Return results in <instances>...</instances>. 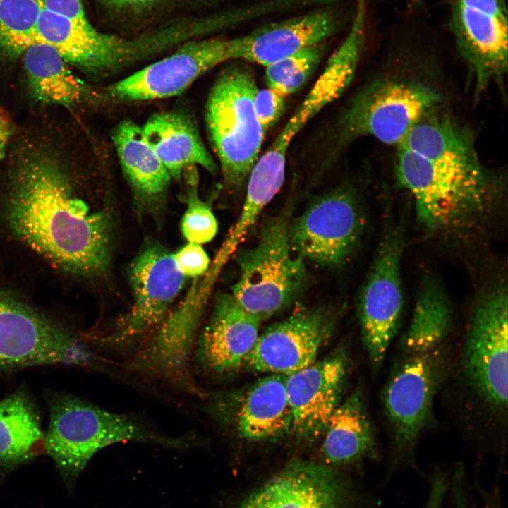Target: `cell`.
Segmentation results:
<instances>
[{
    "mask_svg": "<svg viewBox=\"0 0 508 508\" xmlns=\"http://www.w3.org/2000/svg\"><path fill=\"white\" fill-rule=\"evenodd\" d=\"M395 173L428 234L456 245L483 234L504 186L480 162L468 129L433 109L397 147Z\"/></svg>",
    "mask_w": 508,
    "mask_h": 508,
    "instance_id": "6da1fadb",
    "label": "cell"
},
{
    "mask_svg": "<svg viewBox=\"0 0 508 508\" xmlns=\"http://www.w3.org/2000/svg\"><path fill=\"white\" fill-rule=\"evenodd\" d=\"M6 217L18 237L64 270L91 276L109 265L110 214L90 212L73 196L61 168L49 156H32L20 166Z\"/></svg>",
    "mask_w": 508,
    "mask_h": 508,
    "instance_id": "7a4b0ae2",
    "label": "cell"
},
{
    "mask_svg": "<svg viewBox=\"0 0 508 508\" xmlns=\"http://www.w3.org/2000/svg\"><path fill=\"white\" fill-rule=\"evenodd\" d=\"M451 327L426 313L412 315L382 391L391 441L384 484L399 472L417 471L416 452L433 421L435 395L452 368Z\"/></svg>",
    "mask_w": 508,
    "mask_h": 508,
    "instance_id": "3957f363",
    "label": "cell"
},
{
    "mask_svg": "<svg viewBox=\"0 0 508 508\" xmlns=\"http://www.w3.org/2000/svg\"><path fill=\"white\" fill-rule=\"evenodd\" d=\"M507 284L485 288L471 312L455 367L457 397L468 420L497 432L500 441L507 420Z\"/></svg>",
    "mask_w": 508,
    "mask_h": 508,
    "instance_id": "277c9868",
    "label": "cell"
},
{
    "mask_svg": "<svg viewBox=\"0 0 508 508\" xmlns=\"http://www.w3.org/2000/svg\"><path fill=\"white\" fill-rule=\"evenodd\" d=\"M134 442L175 449L198 446L193 435L171 436L130 415L111 412L71 395H57L49 406L44 450L71 486L101 449Z\"/></svg>",
    "mask_w": 508,
    "mask_h": 508,
    "instance_id": "5b68a950",
    "label": "cell"
},
{
    "mask_svg": "<svg viewBox=\"0 0 508 508\" xmlns=\"http://www.w3.org/2000/svg\"><path fill=\"white\" fill-rule=\"evenodd\" d=\"M440 98L435 89L417 79L392 76L365 85L336 116L321 164H333L346 147L363 137L398 147Z\"/></svg>",
    "mask_w": 508,
    "mask_h": 508,
    "instance_id": "8992f818",
    "label": "cell"
},
{
    "mask_svg": "<svg viewBox=\"0 0 508 508\" xmlns=\"http://www.w3.org/2000/svg\"><path fill=\"white\" fill-rule=\"evenodd\" d=\"M258 89L254 75L246 66L232 64L220 73L208 95V136L224 182L231 188L247 181L265 135L253 106Z\"/></svg>",
    "mask_w": 508,
    "mask_h": 508,
    "instance_id": "52a82bcc",
    "label": "cell"
},
{
    "mask_svg": "<svg viewBox=\"0 0 508 508\" xmlns=\"http://www.w3.org/2000/svg\"><path fill=\"white\" fill-rule=\"evenodd\" d=\"M289 224V214L272 218L255 247L238 258L240 277L231 296L260 322L290 305L305 284V264L302 258L293 255Z\"/></svg>",
    "mask_w": 508,
    "mask_h": 508,
    "instance_id": "ba28073f",
    "label": "cell"
},
{
    "mask_svg": "<svg viewBox=\"0 0 508 508\" xmlns=\"http://www.w3.org/2000/svg\"><path fill=\"white\" fill-rule=\"evenodd\" d=\"M235 508H384L357 475L294 458L251 488Z\"/></svg>",
    "mask_w": 508,
    "mask_h": 508,
    "instance_id": "9c48e42d",
    "label": "cell"
},
{
    "mask_svg": "<svg viewBox=\"0 0 508 508\" xmlns=\"http://www.w3.org/2000/svg\"><path fill=\"white\" fill-rule=\"evenodd\" d=\"M95 355L73 333L0 292V370L90 366Z\"/></svg>",
    "mask_w": 508,
    "mask_h": 508,
    "instance_id": "30bf717a",
    "label": "cell"
},
{
    "mask_svg": "<svg viewBox=\"0 0 508 508\" xmlns=\"http://www.w3.org/2000/svg\"><path fill=\"white\" fill-rule=\"evenodd\" d=\"M385 220L358 304L361 339L376 370L397 333L404 307L401 268L404 231L389 216Z\"/></svg>",
    "mask_w": 508,
    "mask_h": 508,
    "instance_id": "8fae6325",
    "label": "cell"
},
{
    "mask_svg": "<svg viewBox=\"0 0 508 508\" xmlns=\"http://www.w3.org/2000/svg\"><path fill=\"white\" fill-rule=\"evenodd\" d=\"M365 217L356 193L337 188L315 200L289 227L292 250L327 267L343 265L358 248Z\"/></svg>",
    "mask_w": 508,
    "mask_h": 508,
    "instance_id": "7c38bea8",
    "label": "cell"
},
{
    "mask_svg": "<svg viewBox=\"0 0 508 508\" xmlns=\"http://www.w3.org/2000/svg\"><path fill=\"white\" fill-rule=\"evenodd\" d=\"M128 277L132 306L101 339L102 345H127L151 330L163 320L186 279L173 254L157 243H148L140 250L130 265Z\"/></svg>",
    "mask_w": 508,
    "mask_h": 508,
    "instance_id": "4fadbf2b",
    "label": "cell"
},
{
    "mask_svg": "<svg viewBox=\"0 0 508 508\" xmlns=\"http://www.w3.org/2000/svg\"><path fill=\"white\" fill-rule=\"evenodd\" d=\"M449 28L480 94L507 71L506 1L449 0Z\"/></svg>",
    "mask_w": 508,
    "mask_h": 508,
    "instance_id": "5bb4252c",
    "label": "cell"
},
{
    "mask_svg": "<svg viewBox=\"0 0 508 508\" xmlns=\"http://www.w3.org/2000/svg\"><path fill=\"white\" fill-rule=\"evenodd\" d=\"M107 87V96L123 102L148 101L178 95L199 77L233 60L231 38H195Z\"/></svg>",
    "mask_w": 508,
    "mask_h": 508,
    "instance_id": "9a60e30c",
    "label": "cell"
},
{
    "mask_svg": "<svg viewBox=\"0 0 508 508\" xmlns=\"http://www.w3.org/2000/svg\"><path fill=\"white\" fill-rule=\"evenodd\" d=\"M363 47L346 37L330 56L321 75L277 137L253 166L249 177L281 188L289 146L305 125L325 106L339 98L355 75Z\"/></svg>",
    "mask_w": 508,
    "mask_h": 508,
    "instance_id": "2e32d148",
    "label": "cell"
},
{
    "mask_svg": "<svg viewBox=\"0 0 508 508\" xmlns=\"http://www.w3.org/2000/svg\"><path fill=\"white\" fill-rule=\"evenodd\" d=\"M336 315L325 308L299 310L259 334L243 364L250 370L289 375L313 363L330 338Z\"/></svg>",
    "mask_w": 508,
    "mask_h": 508,
    "instance_id": "e0dca14e",
    "label": "cell"
},
{
    "mask_svg": "<svg viewBox=\"0 0 508 508\" xmlns=\"http://www.w3.org/2000/svg\"><path fill=\"white\" fill-rule=\"evenodd\" d=\"M349 365L347 351L339 349L286 375L291 435L296 440L310 443L322 436L330 416L341 401Z\"/></svg>",
    "mask_w": 508,
    "mask_h": 508,
    "instance_id": "ac0fdd59",
    "label": "cell"
},
{
    "mask_svg": "<svg viewBox=\"0 0 508 508\" xmlns=\"http://www.w3.org/2000/svg\"><path fill=\"white\" fill-rule=\"evenodd\" d=\"M337 11L322 7L260 26L231 40L233 60L267 66L309 46L323 43L341 27Z\"/></svg>",
    "mask_w": 508,
    "mask_h": 508,
    "instance_id": "d6986e66",
    "label": "cell"
},
{
    "mask_svg": "<svg viewBox=\"0 0 508 508\" xmlns=\"http://www.w3.org/2000/svg\"><path fill=\"white\" fill-rule=\"evenodd\" d=\"M260 323L231 294L220 295L195 346L197 361L206 370L219 374L239 368L256 343Z\"/></svg>",
    "mask_w": 508,
    "mask_h": 508,
    "instance_id": "ffe728a7",
    "label": "cell"
},
{
    "mask_svg": "<svg viewBox=\"0 0 508 508\" xmlns=\"http://www.w3.org/2000/svg\"><path fill=\"white\" fill-rule=\"evenodd\" d=\"M322 435L320 462L327 466L350 472L381 459L374 426L360 390L340 401Z\"/></svg>",
    "mask_w": 508,
    "mask_h": 508,
    "instance_id": "44dd1931",
    "label": "cell"
},
{
    "mask_svg": "<svg viewBox=\"0 0 508 508\" xmlns=\"http://www.w3.org/2000/svg\"><path fill=\"white\" fill-rule=\"evenodd\" d=\"M286 376L268 374L235 399L229 416L238 437L253 442H270L291 435Z\"/></svg>",
    "mask_w": 508,
    "mask_h": 508,
    "instance_id": "7402d4cb",
    "label": "cell"
},
{
    "mask_svg": "<svg viewBox=\"0 0 508 508\" xmlns=\"http://www.w3.org/2000/svg\"><path fill=\"white\" fill-rule=\"evenodd\" d=\"M53 47L67 63L95 75H106L113 63L117 41L114 35L97 30L89 22H76L42 6L36 44Z\"/></svg>",
    "mask_w": 508,
    "mask_h": 508,
    "instance_id": "603a6c76",
    "label": "cell"
},
{
    "mask_svg": "<svg viewBox=\"0 0 508 508\" xmlns=\"http://www.w3.org/2000/svg\"><path fill=\"white\" fill-rule=\"evenodd\" d=\"M144 136L171 179L180 181L183 172L199 165L210 173L217 164L202 141L193 121L180 112L153 114L141 126Z\"/></svg>",
    "mask_w": 508,
    "mask_h": 508,
    "instance_id": "cb8c5ba5",
    "label": "cell"
},
{
    "mask_svg": "<svg viewBox=\"0 0 508 508\" xmlns=\"http://www.w3.org/2000/svg\"><path fill=\"white\" fill-rule=\"evenodd\" d=\"M23 54L30 90L39 102L73 107L94 97L92 90L72 73L53 47L37 43Z\"/></svg>",
    "mask_w": 508,
    "mask_h": 508,
    "instance_id": "d4e9b609",
    "label": "cell"
},
{
    "mask_svg": "<svg viewBox=\"0 0 508 508\" xmlns=\"http://www.w3.org/2000/svg\"><path fill=\"white\" fill-rule=\"evenodd\" d=\"M45 433L33 401L18 389L0 401V474L16 468L44 449Z\"/></svg>",
    "mask_w": 508,
    "mask_h": 508,
    "instance_id": "484cf974",
    "label": "cell"
},
{
    "mask_svg": "<svg viewBox=\"0 0 508 508\" xmlns=\"http://www.w3.org/2000/svg\"><path fill=\"white\" fill-rule=\"evenodd\" d=\"M112 140L123 174L136 195L147 202L162 198L171 177L146 140L142 127L124 120L113 130Z\"/></svg>",
    "mask_w": 508,
    "mask_h": 508,
    "instance_id": "4316f807",
    "label": "cell"
},
{
    "mask_svg": "<svg viewBox=\"0 0 508 508\" xmlns=\"http://www.w3.org/2000/svg\"><path fill=\"white\" fill-rule=\"evenodd\" d=\"M40 0H0V53L18 56L36 44Z\"/></svg>",
    "mask_w": 508,
    "mask_h": 508,
    "instance_id": "83f0119b",
    "label": "cell"
},
{
    "mask_svg": "<svg viewBox=\"0 0 508 508\" xmlns=\"http://www.w3.org/2000/svg\"><path fill=\"white\" fill-rule=\"evenodd\" d=\"M325 50L324 42L309 46L265 66L267 87L284 97L296 92L315 71Z\"/></svg>",
    "mask_w": 508,
    "mask_h": 508,
    "instance_id": "f1b7e54d",
    "label": "cell"
},
{
    "mask_svg": "<svg viewBox=\"0 0 508 508\" xmlns=\"http://www.w3.org/2000/svg\"><path fill=\"white\" fill-rule=\"evenodd\" d=\"M187 207L181 222V231L188 242L203 244L217 232V222L210 207L198 196L197 179L188 181Z\"/></svg>",
    "mask_w": 508,
    "mask_h": 508,
    "instance_id": "f546056e",
    "label": "cell"
},
{
    "mask_svg": "<svg viewBox=\"0 0 508 508\" xmlns=\"http://www.w3.org/2000/svg\"><path fill=\"white\" fill-rule=\"evenodd\" d=\"M218 0H99L113 16L122 20H138L181 6H210Z\"/></svg>",
    "mask_w": 508,
    "mask_h": 508,
    "instance_id": "4dcf8cb0",
    "label": "cell"
},
{
    "mask_svg": "<svg viewBox=\"0 0 508 508\" xmlns=\"http://www.w3.org/2000/svg\"><path fill=\"white\" fill-rule=\"evenodd\" d=\"M285 97L274 90L258 89L253 106L258 120L265 133L275 125L285 109Z\"/></svg>",
    "mask_w": 508,
    "mask_h": 508,
    "instance_id": "1f68e13d",
    "label": "cell"
},
{
    "mask_svg": "<svg viewBox=\"0 0 508 508\" xmlns=\"http://www.w3.org/2000/svg\"><path fill=\"white\" fill-rule=\"evenodd\" d=\"M175 262L185 277H198L208 270L209 257L200 244L188 242L174 254Z\"/></svg>",
    "mask_w": 508,
    "mask_h": 508,
    "instance_id": "d6a6232c",
    "label": "cell"
},
{
    "mask_svg": "<svg viewBox=\"0 0 508 508\" xmlns=\"http://www.w3.org/2000/svg\"><path fill=\"white\" fill-rule=\"evenodd\" d=\"M428 493L422 508H446L449 468L437 466L428 475Z\"/></svg>",
    "mask_w": 508,
    "mask_h": 508,
    "instance_id": "836d02e7",
    "label": "cell"
},
{
    "mask_svg": "<svg viewBox=\"0 0 508 508\" xmlns=\"http://www.w3.org/2000/svg\"><path fill=\"white\" fill-rule=\"evenodd\" d=\"M497 473L492 487L482 484L478 473L472 480L474 492L479 497L482 508H504L500 488V476Z\"/></svg>",
    "mask_w": 508,
    "mask_h": 508,
    "instance_id": "e575fe53",
    "label": "cell"
},
{
    "mask_svg": "<svg viewBox=\"0 0 508 508\" xmlns=\"http://www.w3.org/2000/svg\"><path fill=\"white\" fill-rule=\"evenodd\" d=\"M42 6L54 13L71 20L85 22L88 20L81 0H40Z\"/></svg>",
    "mask_w": 508,
    "mask_h": 508,
    "instance_id": "d590c367",
    "label": "cell"
},
{
    "mask_svg": "<svg viewBox=\"0 0 508 508\" xmlns=\"http://www.w3.org/2000/svg\"><path fill=\"white\" fill-rule=\"evenodd\" d=\"M11 126H8L0 130V160L3 158L6 147L11 135Z\"/></svg>",
    "mask_w": 508,
    "mask_h": 508,
    "instance_id": "8d00e7d4",
    "label": "cell"
},
{
    "mask_svg": "<svg viewBox=\"0 0 508 508\" xmlns=\"http://www.w3.org/2000/svg\"><path fill=\"white\" fill-rule=\"evenodd\" d=\"M10 125L9 121L4 116L0 114V130Z\"/></svg>",
    "mask_w": 508,
    "mask_h": 508,
    "instance_id": "74e56055",
    "label": "cell"
},
{
    "mask_svg": "<svg viewBox=\"0 0 508 508\" xmlns=\"http://www.w3.org/2000/svg\"><path fill=\"white\" fill-rule=\"evenodd\" d=\"M409 1L414 6H421L423 0H409Z\"/></svg>",
    "mask_w": 508,
    "mask_h": 508,
    "instance_id": "f35d334b",
    "label": "cell"
}]
</instances>
